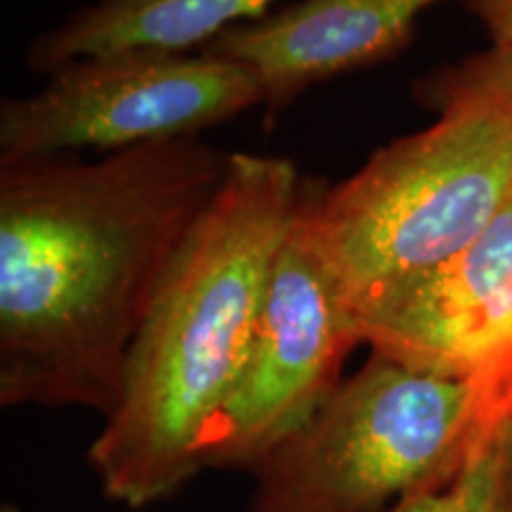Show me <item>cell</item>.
<instances>
[{"instance_id":"cell-1","label":"cell","mask_w":512,"mask_h":512,"mask_svg":"<svg viewBox=\"0 0 512 512\" xmlns=\"http://www.w3.org/2000/svg\"><path fill=\"white\" fill-rule=\"evenodd\" d=\"M178 138L114 152L0 159V403H117L159 280L230 169Z\"/></svg>"},{"instance_id":"cell-9","label":"cell","mask_w":512,"mask_h":512,"mask_svg":"<svg viewBox=\"0 0 512 512\" xmlns=\"http://www.w3.org/2000/svg\"><path fill=\"white\" fill-rule=\"evenodd\" d=\"M275 3L278 0H93L29 43L27 67L50 74L79 57L133 48L195 53L228 29L271 15Z\"/></svg>"},{"instance_id":"cell-13","label":"cell","mask_w":512,"mask_h":512,"mask_svg":"<svg viewBox=\"0 0 512 512\" xmlns=\"http://www.w3.org/2000/svg\"><path fill=\"white\" fill-rule=\"evenodd\" d=\"M498 370H501L503 380H505V384H508V389L512 392V351L501 358V363H498Z\"/></svg>"},{"instance_id":"cell-4","label":"cell","mask_w":512,"mask_h":512,"mask_svg":"<svg viewBox=\"0 0 512 512\" xmlns=\"http://www.w3.org/2000/svg\"><path fill=\"white\" fill-rule=\"evenodd\" d=\"M498 430L472 377L370 354L256 467L252 512H387L451 482Z\"/></svg>"},{"instance_id":"cell-3","label":"cell","mask_w":512,"mask_h":512,"mask_svg":"<svg viewBox=\"0 0 512 512\" xmlns=\"http://www.w3.org/2000/svg\"><path fill=\"white\" fill-rule=\"evenodd\" d=\"M418 91L437 110L432 126L375 150L342 183H304L297 223L351 311L460 252L512 200L510 107L444 72Z\"/></svg>"},{"instance_id":"cell-5","label":"cell","mask_w":512,"mask_h":512,"mask_svg":"<svg viewBox=\"0 0 512 512\" xmlns=\"http://www.w3.org/2000/svg\"><path fill=\"white\" fill-rule=\"evenodd\" d=\"M264 105L259 83L226 57L114 50L72 60L27 98L0 105V159L133 150L202 131Z\"/></svg>"},{"instance_id":"cell-11","label":"cell","mask_w":512,"mask_h":512,"mask_svg":"<svg viewBox=\"0 0 512 512\" xmlns=\"http://www.w3.org/2000/svg\"><path fill=\"white\" fill-rule=\"evenodd\" d=\"M441 72L448 79L496 95L512 110V46H489L482 53L465 57L456 67L441 69Z\"/></svg>"},{"instance_id":"cell-10","label":"cell","mask_w":512,"mask_h":512,"mask_svg":"<svg viewBox=\"0 0 512 512\" xmlns=\"http://www.w3.org/2000/svg\"><path fill=\"white\" fill-rule=\"evenodd\" d=\"M387 512H512V437L503 425L451 482Z\"/></svg>"},{"instance_id":"cell-8","label":"cell","mask_w":512,"mask_h":512,"mask_svg":"<svg viewBox=\"0 0 512 512\" xmlns=\"http://www.w3.org/2000/svg\"><path fill=\"white\" fill-rule=\"evenodd\" d=\"M446 0H297L228 29L209 53L242 64L264 93L268 117L316 83L392 60L420 17Z\"/></svg>"},{"instance_id":"cell-14","label":"cell","mask_w":512,"mask_h":512,"mask_svg":"<svg viewBox=\"0 0 512 512\" xmlns=\"http://www.w3.org/2000/svg\"><path fill=\"white\" fill-rule=\"evenodd\" d=\"M505 425H508V432H510V437H512V413H510V418L505 420Z\"/></svg>"},{"instance_id":"cell-7","label":"cell","mask_w":512,"mask_h":512,"mask_svg":"<svg viewBox=\"0 0 512 512\" xmlns=\"http://www.w3.org/2000/svg\"><path fill=\"white\" fill-rule=\"evenodd\" d=\"M370 354L477 377L512 351V200L470 245L354 309Z\"/></svg>"},{"instance_id":"cell-2","label":"cell","mask_w":512,"mask_h":512,"mask_svg":"<svg viewBox=\"0 0 512 512\" xmlns=\"http://www.w3.org/2000/svg\"><path fill=\"white\" fill-rule=\"evenodd\" d=\"M304 183L285 157H230L128 349L117 403L88 448L107 498L138 510L197 475L195 446L252 344Z\"/></svg>"},{"instance_id":"cell-12","label":"cell","mask_w":512,"mask_h":512,"mask_svg":"<svg viewBox=\"0 0 512 512\" xmlns=\"http://www.w3.org/2000/svg\"><path fill=\"white\" fill-rule=\"evenodd\" d=\"M491 46H512V0H467Z\"/></svg>"},{"instance_id":"cell-6","label":"cell","mask_w":512,"mask_h":512,"mask_svg":"<svg viewBox=\"0 0 512 512\" xmlns=\"http://www.w3.org/2000/svg\"><path fill=\"white\" fill-rule=\"evenodd\" d=\"M358 344L354 311L294 219L275 256L238 382L197 439V470L254 472L335 392Z\"/></svg>"}]
</instances>
